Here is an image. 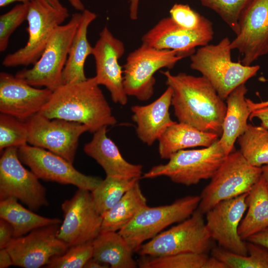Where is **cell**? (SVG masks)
Wrapping results in <instances>:
<instances>
[{"label": "cell", "instance_id": "cell-33", "mask_svg": "<svg viewBox=\"0 0 268 268\" xmlns=\"http://www.w3.org/2000/svg\"><path fill=\"white\" fill-rule=\"evenodd\" d=\"M246 242V255L235 254L218 247L212 250V256L223 262L227 268H268V250L259 244Z\"/></svg>", "mask_w": 268, "mask_h": 268}, {"label": "cell", "instance_id": "cell-13", "mask_svg": "<svg viewBox=\"0 0 268 268\" xmlns=\"http://www.w3.org/2000/svg\"><path fill=\"white\" fill-rule=\"evenodd\" d=\"M17 153L21 162L39 179L71 184L90 192L102 180L81 173L65 158L42 148L26 144L18 148Z\"/></svg>", "mask_w": 268, "mask_h": 268}, {"label": "cell", "instance_id": "cell-36", "mask_svg": "<svg viewBox=\"0 0 268 268\" xmlns=\"http://www.w3.org/2000/svg\"><path fill=\"white\" fill-rule=\"evenodd\" d=\"M93 257L92 241L71 246L62 255L51 259L48 268H82Z\"/></svg>", "mask_w": 268, "mask_h": 268}, {"label": "cell", "instance_id": "cell-20", "mask_svg": "<svg viewBox=\"0 0 268 268\" xmlns=\"http://www.w3.org/2000/svg\"><path fill=\"white\" fill-rule=\"evenodd\" d=\"M52 90L39 89L15 75L0 73V112L26 122L48 102Z\"/></svg>", "mask_w": 268, "mask_h": 268}, {"label": "cell", "instance_id": "cell-5", "mask_svg": "<svg viewBox=\"0 0 268 268\" xmlns=\"http://www.w3.org/2000/svg\"><path fill=\"white\" fill-rule=\"evenodd\" d=\"M262 172L261 167L250 165L239 150L231 152L201 191L197 209L204 214L222 201L249 193Z\"/></svg>", "mask_w": 268, "mask_h": 268}, {"label": "cell", "instance_id": "cell-4", "mask_svg": "<svg viewBox=\"0 0 268 268\" xmlns=\"http://www.w3.org/2000/svg\"><path fill=\"white\" fill-rule=\"evenodd\" d=\"M81 16V13H73L67 23L57 27L33 66L15 75L33 86H45L52 91L62 85L63 70Z\"/></svg>", "mask_w": 268, "mask_h": 268}, {"label": "cell", "instance_id": "cell-12", "mask_svg": "<svg viewBox=\"0 0 268 268\" xmlns=\"http://www.w3.org/2000/svg\"><path fill=\"white\" fill-rule=\"evenodd\" d=\"M28 142L59 155L73 164L80 136L88 132L79 123L60 119H50L38 112L26 121Z\"/></svg>", "mask_w": 268, "mask_h": 268}, {"label": "cell", "instance_id": "cell-37", "mask_svg": "<svg viewBox=\"0 0 268 268\" xmlns=\"http://www.w3.org/2000/svg\"><path fill=\"white\" fill-rule=\"evenodd\" d=\"M29 3L16 4L11 9L0 16V51L7 48L13 32L27 20Z\"/></svg>", "mask_w": 268, "mask_h": 268}, {"label": "cell", "instance_id": "cell-17", "mask_svg": "<svg viewBox=\"0 0 268 268\" xmlns=\"http://www.w3.org/2000/svg\"><path fill=\"white\" fill-rule=\"evenodd\" d=\"M238 26L230 47L243 55L242 64L250 66L268 54V0H252L241 13Z\"/></svg>", "mask_w": 268, "mask_h": 268}, {"label": "cell", "instance_id": "cell-1", "mask_svg": "<svg viewBox=\"0 0 268 268\" xmlns=\"http://www.w3.org/2000/svg\"><path fill=\"white\" fill-rule=\"evenodd\" d=\"M173 91L171 105L178 121L203 132L221 134L226 104L204 76L161 71Z\"/></svg>", "mask_w": 268, "mask_h": 268}, {"label": "cell", "instance_id": "cell-15", "mask_svg": "<svg viewBox=\"0 0 268 268\" xmlns=\"http://www.w3.org/2000/svg\"><path fill=\"white\" fill-rule=\"evenodd\" d=\"M60 224L37 228L25 236L13 238L5 248L13 266L39 268L46 266L53 257L63 254L68 247L58 237Z\"/></svg>", "mask_w": 268, "mask_h": 268}, {"label": "cell", "instance_id": "cell-7", "mask_svg": "<svg viewBox=\"0 0 268 268\" xmlns=\"http://www.w3.org/2000/svg\"><path fill=\"white\" fill-rule=\"evenodd\" d=\"M183 58L176 51L158 49L142 43L129 53L123 67L127 95L140 101L149 100L154 94L155 73L163 68L172 69Z\"/></svg>", "mask_w": 268, "mask_h": 268}, {"label": "cell", "instance_id": "cell-48", "mask_svg": "<svg viewBox=\"0 0 268 268\" xmlns=\"http://www.w3.org/2000/svg\"><path fill=\"white\" fill-rule=\"evenodd\" d=\"M262 177L264 180L267 188L268 190V165H264L261 167Z\"/></svg>", "mask_w": 268, "mask_h": 268}, {"label": "cell", "instance_id": "cell-19", "mask_svg": "<svg viewBox=\"0 0 268 268\" xmlns=\"http://www.w3.org/2000/svg\"><path fill=\"white\" fill-rule=\"evenodd\" d=\"M213 35L212 23L208 19L200 27L190 30L179 26L170 17H167L146 32L141 41L156 48L176 51L185 58L193 54L197 47L208 44Z\"/></svg>", "mask_w": 268, "mask_h": 268}, {"label": "cell", "instance_id": "cell-24", "mask_svg": "<svg viewBox=\"0 0 268 268\" xmlns=\"http://www.w3.org/2000/svg\"><path fill=\"white\" fill-rule=\"evenodd\" d=\"M217 134L200 131L188 124L175 122L158 139L161 158L169 159L177 151L197 146L208 147L218 140Z\"/></svg>", "mask_w": 268, "mask_h": 268}, {"label": "cell", "instance_id": "cell-43", "mask_svg": "<svg viewBox=\"0 0 268 268\" xmlns=\"http://www.w3.org/2000/svg\"><path fill=\"white\" fill-rule=\"evenodd\" d=\"M139 0H130V17L133 20L138 18Z\"/></svg>", "mask_w": 268, "mask_h": 268}, {"label": "cell", "instance_id": "cell-30", "mask_svg": "<svg viewBox=\"0 0 268 268\" xmlns=\"http://www.w3.org/2000/svg\"><path fill=\"white\" fill-rule=\"evenodd\" d=\"M140 268H227L222 262L206 253H184L160 256H141Z\"/></svg>", "mask_w": 268, "mask_h": 268}, {"label": "cell", "instance_id": "cell-35", "mask_svg": "<svg viewBox=\"0 0 268 268\" xmlns=\"http://www.w3.org/2000/svg\"><path fill=\"white\" fill-rule=\"evenodd\" d=\"M202 5L215 12L237 34L239 18L252 0H199Z\"/></svg>", "mask_w": 268, "mask_h": 268}, {"label": "cell", "instance_id": "cell-29", "mask_svg": "<svg viewBox=\"0 0 268 268\" xmlns=\"http://www.w3.org/2000/svg\"><path fill=\"white\" fill-rule=\"evenodd\" d=\"M17 201L9 197L0 201V218L11 225L13 238L23 236L37 228L62 223L58 218L45 217L25 208Z\"/></svg>", "mask_w": 268, "mask_h": 268}, {"label": "cell", "instance_id": "cell-9", "mask_svg": "<svg viewBox=\"0 0 268 268\" xmlns=\"http://www.w3.org/2000/svg\"><path fill=\"white\" fill-rule=\"evenodd\" d=\"M67 9L60 10L43 0H32L28 3L26 44L8 54L2 65L5 67L34 65L40 58L54 31L68 17Z\"/></svg>", "mask_w": 268, "mask_h": 268}, {"label": "cell", "instance_id": "cell-41", "mask_svg": "<svg viewBox=\"0 0 268 268\" xmlns=\"http://www.w3.org/2000/svg\"><path fill=\"white\" fill-rule=\"evenodd\" d=\"M254 118L259 119L261 126L268 130V106L253 110L249 118L251 120Z\"/></svg>", "mask_w": 268, "mask_h": 268}, {"label": "cell", "instance_id": "cell-28", "mask_svg": "<svg viewBox=\"0 0 268 268\" xmlns=\"http://www.w3.org/2000/svg\"><path fill=\"white\" fill-rule=\"evenodd\" d=\"M247 212L238 227L244 240L268 227V190L261 177L247 197Z\"/></svg>", "mask_w": 268, "mask_h": 268}, {"label": "cell", "instance_id": "cell-10", "mask_svg": "<svg viewBox=\"0 0 268 268\" xmlns=\"http://www.w3.org/2000/svg\"><path fill=\"white\" fill-rule=\"evenodd\" d=\"M211 240L203 214L197 209L188 218L143 243L137 252L141 256L151 257L207 253L211 248Z\"/></svg>", "mask_w": 268, "mask_h": 268}, {"label": "cell", "instance_id": "cell-14", "mask_svg": "<svg viewBox=\"0 0 268 268\" xmlns=\"http://www.w3.org/2000/svg\"><path fill=\"white\" fill-rule=\"evenodd\" d=\"M61 208L64 220L58 237L68 247L92 241L101 232L102 216L95 207L90 191L78 188Z\"/></svg>", "mask_w": 268, "mask_h": 268}, {"label": "cell", "instance_id": "cell-11", "mask_svg": "<svg viewBox=\"0 0 268 268\" xmlns=\"http://www.w3.org/2000/svg\"><path fill=\"white\" fill-rule=\"evenodd\" d=\"M18 147L4 149L0 158V200L14 197L31 210L49 204L45 188L35 174L22 164Z\"/></svg>", "mask_w": 268, "mask_h": 268}, {"label": "cell", "instance_id": "cell-38", "mask_svg": "<svg viewBox=\"0 0 268 268\" xmlns=\"http://www.w3.org/2000/svg\"><path fill=\"white\" fill-rule=\"evenodd\" d=\"M169 13L170 17L176 24L190 30L200 27L207 19L186 4H174Z\"/></svg>", "mask_w": 268, "mask_h": 268}, {"label": "cell", "instance_id": "cell-47", "mask_svg": "<svg viewBox=\"0 0 268 268\" xmlns=\"http://www.w3.org/2000/svg\"><path fill=\"white\" fill-rule=\"evenodd\" d=\"M50 4L55 8L60 10H66L67 8L64 6L60 0H43Z\"/></svg>", "mask_w": 268, "mask_h": 268}, {"label": "cell", "instance_id": "cell-44", "mask_svg": "<svg viewBox=\"0 0 268 268\" xmlns=\"http://www.w3.org/2000/svg\"><path fill=\"white\" fill-rule=\"evenodd\" d=\"M85 268H108L110 266L107 264L102 263L94 258L89 259L84 266Z\"/></svg>", "mask_w": 268, "mask_h": 268}, {"label": "cell", "instance_id": "cell-22", "mask_svg": "<svg viewBox=\"0 0 268 268\" xmlns=\"http://www.w3.org/2000/svg\"><path fill=\"white\" fill-rule=\"evenodd\" d=\"M107 126L94 133L92 139L84 146L85 153L103 169L106 176L140 179L142 166L127 161L115 142L107 135Z\"/></svg>", "mask_w": 268, "mask_h": 268}, {"label": "cell", "instance_id": "cell-46", "mask_svg": "<svg viewBox=\"0 0 268 268\" xmlns=\"http://www.w3.org/2000/svg\"><path fill=\"white\" fill-rule=\"evenodd\" d=\"M71 6L76 10L83 11L84 9V6L80 0H68Z\"/></svg>", "mask_w": 268, "mask_h": 268}, {"label": "cell", "instance_id": "cell-42", "mask_svg": "<svg viewBox=\"0 0 268 268\" xmlns=\"http://www.w3.org/2000/svg\"><path fill=\"white\" fill-rule=\"evenodd\" d=\"M13 266L11 256L6 248L0 249V268H7Z\"/></svg>", "mask_w": 268, "mask_h": 268}, {"label": "cell", "instance_id": "cell-16", "mask_svg": "<svg viewBox=\"0 0 268 268\" xmlns=\"http://www.w3.org/2000/svg\"><path fill=\"white\" fill-rule=\"evenodd\" d=\"M248 194L222 201L205 213V225L212 240L223 249L241 255L248 254L247 242L238 234L239 226L247 209Z\"/></svg>", "mask_w": 268, "mask_h": 268}, {"label": "cell", "instance_id": "cell-31", "mask_svg": "<svg viewBox=\"0 0 268 268\" xmlns=\"http://www.w3.org/2000/svg\"><path fill=\"white\" fill-rule=\"evenodd\" d=\"M237 140L239 151L250 165L259 167L268 165V130L248 124Z\"/></svg>", "mask_w": 268, "mask_h": 268}, {"label": "cell", "instance_id": "cell-26", "mask_svg": "<svg viewBox=\"0 0 268 268\" xmlns=\"http://www.w3.org/2000/svg\"><path fill=\"white\" fill-rule=\"evenodd\" d=\"M94 259L111 268H135L134 252L118 231H101L92 241Z\"/></svg>", "mask_w": 268, "mask_h": 268}, {"label": "cell", "instance_id": "cell-27", "mask_svg": "<svg viewBox=\"0 0 268 268\" xmlns=\"http://www.w3.org/2000/svg\"><path fill=\"white\" fill-rule=\"evenodd\" d=\"M146 205V198L137 180L115 205L101 215V232L119 231Z\"/></svg>", "mask_w": 268, "mask_h": 268}, {"label": "cell", "instance_id": "cell-39", "mask_svg": "<svg viewBox=\"0 0 268 268\" xmlns=\"http://www.w3.org/2000/svg\"><path fill=\"white\" fill-rule=\"evenodd\" d=\"M13 238L12 226L5 220L0 218V249L5 248Z\"/></svg>", "mask_w": 268, "mask_h": 268}, {"label": "cell", "instance_id": "cell-40", "mask_svg": "<svg viewBox=\"0 0 268 268\" xmlns=\"http://www.w3.org/2000/svg\"><path fill=\"white\" fill-rule=\"evenodd\" d=\"M246 241L259 244L268 250V227L251 235Z\"/></svg>", "mask_w": 268, "mask_h": 268}, {"label": "cell", "instance_id": "cell-8", "mask_svg": "<svg viewBox=\"0 0 268 268\" xmlns=\"http://www.w3.org/2000/svg\"><path fill=\"white\" fill-rule=\"evenodd\" d=\"M200 196H187L170 204L142 208L119 233L134 252L168 226L188 218L198 208Z\"/></svg>", "mask_w": 268, "mask_h": 268}, {"label": "cell", "instance_id": "cell-3", "mask_svg": "<svg viewBox=\"0 0 268 268\" xmlns=\"http://www.w3.org/2000/svg\"><path fill=\"white\" fill-rule=\"evenodd\" d=\"M231 41L227 37L216 44L199 48L190 56V67L201 73L223 99L255 76L259 65L246 66L231 59Z\"/></svg>", "mask_w": 268, "mask_h": 268}, {"label": "cell", "instance_id": "cell-21", "mask_svg": "<svg viewBox=\"0 0 268 268\" xmlns=\"http://www.w3.org/2000/svg\"><path fill=\"white\" fill-rule=\"evenodd\" d=\"M173 91L168 86L156 100L145 105L131 107L132 119L136 125V132L139 139L150 146L158 140L167 129L175 122L170 117Z\"/></svg>", "mask_w": 268, "mask_h": 268}, {"label": "cell", "instance_id": "cell-2", "mask_svg": "<svg viewBox=\"0 0 268 268\" xmlns=\"http://www.w3.org/2000/svg\"><path fill=\"white\" fill-rule=\"evenodd\" d=\"M39 112L50 119L83 124L88 132L93 133L117 123L95 76L63 84L53 91L50 99Z\"/></svg>", "mask_w": 268, "mask_h": 268}, {"label": "cell", "instance_id": "cell-18", "mask_svg": "<svg viewBox=\"0 0 268 268\" xmlns=\"http://www.w3.org/2000/svg\"><path fill=\"white\" fill-rule=\"evenodd\" d=\"M125 51L123 42L105 26L99 33L92 54L95 62L97 83L107 88L114 103L121 105L127 104L128 96L124 88L123 69L119 62Z\"/></svg>", "mask_w": 268, "mask_h": 268}, {"label": "cell", "instance_id": "cell-34", "mask_svg": "<svg viewBox=\"0 0 268 268\" xmlns=\"http://www.w3.org/2000/svg\"><path fill=\"white\" fill-rule=\"evenodd\" d=\"M28 129L26 122L11 115L0 114V151L14 146L19 147L27 144Z\"/></svg>", "mask_w": 268, "mask_h": 268}, {"label": "cell", "instance_id": "cell-49", "mask_svg": "<svg viewBox=\"0 0 268 268\" xmlns=\"http://www.w3.org/2000/svg\"><path fill=\"white\" fill-rule=\"evenodd\" d=\"M32 0H0V7H4L7 5L16 1L21 2V3H29Z\"/></svg>", "mask_w": 268, "mask_h": 268}, {"label": "cell", "instance_id": "cell-45", "mask_svg": "<svg viewBox=\"0 0 268 268\" xmlns=\"http://www.w3.org/2000/svg\"><path fill=\"white\" fill-rule=\"evenodd\" d=\"M246 100L252 112L253 110L268 106V100L258 103L254 102L250 99L246 98Z\"/></svg>", "mask_w": 268, "mask_h": 268}, {"label": "cell", "instance_id": "cell-23", "mask_svg": "<svg viewBox=\"0 0 268 268\" xmlns=\"http://www.w3.org/2000/svg\"><path fill=\"white\" fill-rule=\"evenodd\" d=\"M247 91L245 83L242 84L226 99V111L218 141L226 155L233 151L235 141L244 133L248 124L247 120L252 111L245 97Z\"/></svg>", "mask_w": 268, "mask_h": 268}, {"label": "cell", "instance_id": "cell-25", "mask_svg": "<svg viewBox=\"0 0 268 268\" xmlns=\"http://www.w3.org/2000/svg\"><path fill=\"white\" fill-rule=\"evenodd\" d=\"M96 14L85 9L81 12L78 27L73 39L67 61L63 72V84L85 80L84 65L88 56L92 55L93 47L87 38L88 28L96 18Z\"/></svg>", "mask_w": 268, "mask_h": 268}, {"label": "cell", "instance_id": "cell-6", "mask_svg": "<svg viewBox=\"0 0 268 268\" xmlns=\"http://www.w3.org/2000/svg\"><path fill=\"white\" fill-rule=\"evenodd\" d=\"M226 156L217 140L201 149L177 151L167 163L153 166L142 178L165 176L176 184L196 185L202 180L211 179Z\"/></svg>", "mask_w": 268, "mask_h": 268}, {"label": "cell", "instance_id": "cell-32", "mask_svg": "<svg viewBox=\"0 0 268 268\" xmlns=\"http://www.w3.org/2000/svg\"><path fill=\"white\" fill-rule=\"evenodd\" d=\"M139 180L138 178L106 176L91 192L94 205L98 213L102 215L111 208Z\"/></svg>", "mask_w": 268, "mask_h": 268}]
</instances>
